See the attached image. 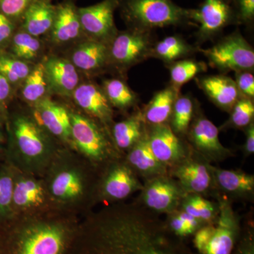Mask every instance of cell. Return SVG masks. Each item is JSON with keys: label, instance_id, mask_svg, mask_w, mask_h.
Instances as JSON below:
<instances>
[{"label": "cell", "instance_id": "obj_1", "mask_svg": "<svg viewBox=\"0 0 254 254\" xmlns=\"http://www.w3.org/2000/svg\"><path fill=\"white\" fill-rule=\"evenodd\" d=\"M84 227L87 254H193L165 222L137 205L103 209Z\"/></svg>", "mask_w": 254, "mask_h": 254}, {"label": "cell", "instance_id": "obj_2", "mask_svg": "<svg viewBox=\"0 0 254 254\" xmlns=\"http://www.w3.org/2000/svg\"><path fill=\"white\" fill-rule=\"evenodd\" d=\"M95 169L76 150H60L42 177L55 210L75 215L94 202Z\"/></svg>", "mask_w": 254, "mask_h": 254}, {"label": "cell", "instance_id": "obj_3", "mask_svg": "<svg viewBox=\"0 0 254 254\" xmlns=\"http://www.w3.org/2000/svg\"><path fill=\"white\" fill-rule=\"evenodd\" d=\"M6 161L13 168L38 177H43L63 145L32 115L16 113L7 123Z\"/></svg>", "mask_w": 254, "mask_h": 254}, {"label": "cell", "instance_id": "obj_4", "mask_svg": "<svg viewBox=\"0 0 254 254\" xmlns=\"http://www.w3.org/2000/svg\"><path fill=\"white\" fill-rule=\"evenodd\" d=\"M74 215L58 210L14 218V254H63Z\"/></svg>", "mask_w": 254, "mask_h": 254}, {"label": "cell", "instance_id": "obj_5", "mask_svg": "<svg viewBox=\"0 0 254 254\" xmlns=\"http://www.w3.org/2000/svg\"><path fill=\"white\" fill-rule=\"evenodd\" d=\"M118 9L128 28L152 31L155 28L192 23L190 9L173 0H119Z\"/></svg>", "mask_w": 254, "mask_h": 254}, {"label": "cell", "instance_id": "obj_6", "mask_svg": "<svg viewBox=\"0 0 254 254\" xmlns=\"http://www.w3.org/2000/svg\"><path fill=\"white\" fill-rule=\"evenodd\" d=\"M73 150L95 168L118 158L111 133L105 127L84 114L70 111Z\"/></svg>", "mask_w": 254, "mask_h": 254}, {"label": "cell", "instance_id": "obj_7", "mask_svg": "<svg viewBox=\"0 0 254 254\" xmlns=\"http://www.w3.org/2000/svg\"><path fill=\"white\" fill-rule=\"evenodd\" d=\"M151 32L128 28L118 31L108 45V67L120 73L151 58L153 49Z\"/></svg>", "mask_w": 254, "mask_h": 254}, {"label": "cell", "instance_id": "obj_8", "mask_svg": "<svg viewBox=\"0 0 254 254\" xmlns=\"http://www.w3.org/2000/svg\"><path fill=\"white\" fill-rule=\"evenodd\" d=\"M105 165L101 177L97 179L94 201H120L143 189V185L127 161L117 158Z\"/></svg>", "mask_w": 254, "mask_h": 254}, {"label": "cell", "instance_id": "obj_9", "mask_svg": "<svg viewBox=\"0 0 254 254\" xmlns=\"http://www.w3.org/2000/svg\"><path fill=\"white\" fill-rule=\"evenodd\" d=\"M202 53L210 66L222 71L236 73L254 69V51L240 32H235L222 38L218 43Z\"/></svg>", "mask_w": 254, "mask_h": 254}, {"label": "cell", "instance_id": "obj_10", "mask_svg": "<svg viewBox=\"0 0 254 254\" xmlns=\"http://www.w3.org/2000/svg\"><path fill=\"white\" fill-rule=\"evenodd\" d=\"M14 169L12 209L14 218L55 210L43 179Z\"/></svg>", "mask_w": 254, "mask_h": 254}, {"label": "cell", "instance_id": "obj_11", "mask_svg": "<svg viewBox=\"0 0 254 254\" xmlns=\"http://www.w3.org/2000/svg\"><path fill=\"white\" fill-rule=\"evenodd\" d=\"M119 3V0H103L91 6L78 8L85 38L109 45L118 33L114 14Z\"/></svg>", "mask_w": 254, "mask_h": 254}, {"label": "cell", "instance_id": "obj_12", "mask_svg": "<svg viewBox=\"0 0 254 254\" xmlns=\"http://www.w3.org/2000/svg\"><path fill=\"white\" fill-rule=\"evenodd\" d=\"M231 0H204L197 9H190L192 23L198 26V40L218 36L229 25L238 23Z\"/></svg>", "mask_w": 254, "mask_h": 254}, {"label": "cell", "instance_id": "obj_13", "mask_svg": "<svg viewBox=\"0 0 254 254\" xmlns=\"http://www.w3.org/2000/svg\"><path fill=\"white\" fill-rule=\"evenodd\" d=\"M214 222L211 237L203 250L198 254H232L241 235L240 220L231 203L219 202L218 215Z\"/></svg>", "mask_w": 254, "mask_h": 254}, {"label": "cell", "instance_id": "obj_14", "mask_svg": "<svg viewBox=\"0 0 254 254\" xmlns=\"http://www.w3.org/2000/svg\"><path fill=\"white\" fill-rule=\"evenodd\" d=\"M186 194L178 182L165 175L147 180L141 200L153 211L170 214L176 211Z\"/></svg>", "mask_w": 254, "mask_h": 254}, {"label": "cell", "instance_id": "obj_15", "mask_svg": "<svg viewBox=\"0 0 254 254\" xmlns=\"http://www.w3.org/2000/svg\"><path fill=\"white\" fill-rule=\"evenodd\" d=\"M187 133L195 150L207 161H221L231 155L219 138V128L200 113L193 116Z\"/></svg>", "mask_w": 254, "mask_h": 254}, {"label": "cell", "instance_id": "obj_16", "mask_svg": "<svg viewBox=\"0 0 254 254\" xmlns=\"http://www.w3.org/2000/svg\"><path fill=\"white\" fill-rule=\"evenodd\" d=\"M33 107V116L41 126L63 146L73 150L70 110L48 96Z\"/></svg>", "mask_w": 254, "mask_h": 254}, {"label": "cell", "instance_id": "obj_17", "mask_svg": "<svg viewBox=\"0 0 254 254\" xmlns=\"http://www.w3.org/2000/svg\"><path fill=\"white\" fill-rule=\"evenodd\" d=\"M150 148L164 166L174 167L187 156L185 145L168 123L147 128Z\"/></svg>", "mask_w": 254, "mask_h": 254}, {"label": "cell", "instance_id": "obj_18", "mask_svg": "<svg viewBox=\"0 0 254 254\" xmlns=\"http://www.w3.org/2000/svg\"><path fill=\"white\" fill-rule=\"evenodd\" d=\"M71 97L76 105L108 130L113 123V110L103 88L93 83L78 85Z\"/></svg>", "mask_w": 254, "mask_h": 254}, {"label": "cell", "instance_id": "obj_19", "mask_svg": "<svg viewBox=\"0 0 254 254\" xmlns=\"http://www.w3.org/2000/svg\"><path fill=\"white\" fill-rule=\"evenodd\" d=\"M200 158H186L173 167V176L187 193L200 194L210 190L213 184L210 164Z\"/></svg>", "mask_w": 254, "mask_h": 254}, {"label": "cell", "instance_id": "obj_20", "mask_svg": "<svg viewBox=\"0 0 254 254\" xmlns=\"http://www.w3.org/2000/svg\"><path fill=\"white\" fill-rule=\"evenodd\" d=\"M76 0H63L56 5L54 23L49 33L51 41L63 46L76 43L83 37Z\"/></svg>", "mask_w": 254, "mask_h": 254}, {"label": "cell", "instance_id": "obj_21", "mask_svg": "<svg viewBox=\"0 0 254 254\" xmlns=\"http://www.w3.org/2000/svg\"><path fill=\"white\" fill-rule=\"evenodd\" d=\"M68 60L79 72L97 74L108 67V45L91 39L83 40L75 46Z\"/></svg>", "mask_w": 254, "mask_h": 254}, {"label": "cell", "instance_id": "obj_22", "mask_svg": "<svg viewBox=\"0 0 254 254\" xmlns=\"http://www.w3.org/2000/svg\"><path fill=\"white\" fill-rule=\"evenodd\" d=\"M50 91L62 96L71 97L80 84L79 71L69 60L50 57L43 62Z\"/></svg>", "mask_w": 254, "mask_h": 254}, {"label": "cell", "instance_id": "obj_23", "mask_svg": "<svg viewBox=\"0 0 254 254\" xmlns=\"http://www.w3.org/2000/svg\"><path fill=\"white\" fill-rule=\"evenodd\" d=\"M198 84L214 104L226 112L231 111L242 96L235 80L225 75L204 76Z\"/></svg>", "mask_w": 254, "mask_h": 254}, {"label": "cell", "instance_id": "obj_24", "mask_svg": "<svg viewBox=\"0 0 254 254\" xmlns=\"http://www.w3.org/2000/svg\"><path fill=\"white\" fill-rule=\"evenodd\" d=\"M213 184L227 194L251 198L254 192V176L240 170H224L210 165Z\"/></svg>", "mask_w": 254, "mask_h": 254}, {"label": "cell", "instance_id": "obj_25", "mask_svg": "<svg viewBox=\"0 0 254 254\" xmlns=\"http://www.w3.org/2000/svg\"><path fill=\"white\" fill-rule=\"evenodd\" d=\"M126 161L134 171L147 180L167 175L168 168L155 158L150 149L147 128L141 139L128 150Z\"/></svg>", "mask_w": 254, "mask_h": 254}, {"label": "cell", "instance_id": "obj_26", "mask_svg": "<svg viewBox=\"0 0 254 254\" xmlns=\"http://www.w3.org/2000/svg\"><path fill=\"white\" fill-rule=\"evenodd\" d=\"M56 11V6L49 0H36L28 8L22 18L21 29L40 38L49 34Z\"/></svg>", "mask_w": 254, "mask_h": 254}, {"label": "cell", "instance_id": "obj_27", "mask_svg": "<svg viewBox=\"0 0 254 254\" xmlns=\"http://www.w3.org/2000/svg\"><path fill=\"white\" fill-rule=\"evenodd\" d=\"M179 91L171 85L157 92L142 113L145 123L157 125L168 123L179 96Z\"/></svg>", "mask_w": 254, "mask_h": 254}, {"label": "cell", "instance_id": "obj_28", "mask_svg": "<svg viewBox=\"0 0 254 254\" xmlns=\"http://www.w3.org/2000/svg\"><path fill=\"white\" fill-rule=\"evenodd\" d=\"M145 131L143 114L138 113L115 123L110 133L117 149L128 150L141 139Z\"/></svg>", "mask_w": 254, "mask_h": 254}, {"label": "cell", "instance_id": "obj_29", "mask_svg": "<svg viewBox=\"0 0 254 254\" xmlns=\"http://www.w3.org/2000/svg\"><path fill=\"white\" fill-rule=\"evenodd\" d=\"M14 169L7 162L0 163V227H5L14 220L12 192Z\"/></svg>", "mask_w": 254, "mask_h": 254}, {"label": "cell", "instance_id": "obj_30", "mask_svg": "<svg viewBox=\"0 0 254 254\" xmlns=\"http://www.w3.org/2000/svg\"><path fill=\"white\" fill-rule=\"evenodd\" d=\"M22 84L21 95L25 101L32 106L48 97L47 95L50 89L43 62L32 68Z\"/></svg>", "mask_w": 254, "mask_h": 254}, {"label": "cell", "instance_id": "obj_31", "mask_svg": "<svg viewBox=\"0 0 254 254\" xmlns=\"http://www.w3.org/2000/svg\"><path fill=\"white\" fill-rule=\"evenodd\" d=\"M195 48L178 36L166 37L153 45L151 57L173 63L194 53Z\"/></svg>", "mask_w": 254, "mask_h": 254}, {"label": "cell", "instance_id": "obj_32", "mask_svg": "<svg viewBox=\"0 0 254 254\" xmlns=\"http://www.w3.org/2000/svg\"><path fill=\"white\" fill-rule=\"evenodd\" d=\"M103 89L113 108L127 110L134 106L138 102L136 93L123 80H106L103 83Z\"/></svg>", "mask_w": 254, "mask_h": 254}, {"label": "cell", "instance_id": "obj_33", "mask_svg": "<svg viewBox=\"0 0 254 254\" xmlns=\"http://www.w3.org/2000/svg\"><path fill=\"white\" fill-rule=\"evenodd\" d=\"M10 44L13 56L27 63L37 59L43 49L39 38L32 36L21 28L14 33Z\"/></svg>", "mask_w": 254, "mask_h": 254}, {"label": "cell", "instance_id": "obj_34", "mask_svg": "<svg viewBox=\"0 0 254 254\" xmlns=\"http://www.w3.org/2000/svg\"><path fill=\"white\" fill-rule=\"evenodd\" d=\"M181 210L200 220L203 224L215 222L218 208L200 194L187 193L181 203Z\"/></svg>", "mask_w": 254, "mask_h": 254}, {"label": "cell", "instance_id": "obj_35", "mask_svg": "<svg viewBox=\"0 0 254 254\" xmlns=\"http://www.w3.org/2000/svg\"><path fill=\"white\" fill-rule=\"evenodd\" d=\"M195 105L188 95L178 96L171 115L172 129L177 135L187 134L194 116Z\"/></svg>", "mask_w": 254, "mask_h": 254}, {"label": "cell", "instance_id": "obj_36", "mask_svg": "<svg viewBox=\"0 0 254 254\" xmlns=\"http://www.w3.org/2000/svg\"><path fill=\"white\" fill-rule=\"evenodd\" d=\"M205 64L193 60H183L170 64V74L172 86L180 87L194 78L198 73L206 71Z\"/></svg>", "mask_w": 254, "mask_h": 254}, {"label": "cell", "instance_id": "obj_37", "mask_svg": "<svg viewBox=\"0 0 254 254\" xmlns=\"http://www.w3.org/2000/svg\"><path fill=\"white\" fill-rule=\"evenodd\" d=\"M32 68L27 62L18 59L13 55H0V73L11 86L23 83Z\"/></svg>", "mask_w": 254, "mask_h": 254}, {"label": "cell", "instance_id": "obj_38", "mask_svg": "<svg viewBox=\"0 0 254 254\" xmlns=\"http://www.w3.org/2000/svg\"><path fill=\"white\" fill-rule=\"evenodd\" d=\"M204 225L205 224L181 210L170 213L166 223L170 232L180 239L194 235L195 232Z\"/></svg>", "mask_w": 254, "mask_h": 254}, {"label": "cell", "instance_id": "obj_39", "mask_svg": "<svg viewBox=\"0 0 254 254\" xmlns=\"http://www.w3.org/2000/svg\"><path fill=\"white\" fill-rule=\"evenodd\" d=\"M228 121L224 125L225 128H246L253 123L254 105L253 100L242 96L230 112Z\"/></svg>", "mask_w": 254, "mask_h": 254}, {"label": "cell", "instance_id": "obj_40", "mask_svg": "<svg viewBox=\"0 0 254 254\" xmlns=\"http://www.w3.org/2000/svg\"><path fill=\"white\" fill-rule=\"evenodd\" d=\"M36 0H0V13L15 24L21 23L23 16Z\"/></svg>", "mask_w": 254, "mask_h": 254}, {"label": "cell", "instance_id": "obj_41", "mask_svg": "<svg viewBox=\"0 0 254 254\" xmlns=\"http://www.w3.org/2000/svg\"><path fill=\"white\" fill-rule=\"evenodd\" d=\"M238 23H252L254 19V0H233Z\"/></svg>", "mask_w": 254, "mask_h": 254}, {"label": "cell", "instance_id": "obj_42", "mask_svg": "<svg viewBox=\"0 0 254 254\" xmlns=\"http://www.w3.org/2000/svg\"><path fill=\"white\" fill-rule=\"evenodd\" d=\"M237 88L242 96L253 99L254 97V76L250 71L236 73L235 80Z\"/></svg>", "mask_w": 254, "mask_h": 254}, {"label": "cell", "instance_id": "obj_43", "mask_svg": "<svg viewBox=\"0 0 254 254\" xmlns=\"http://www.w3.org/2000/svg\"><path fill=\"white\" fill-rule=\"evenodd\" d=\"M232 254H254L253 229H247L243 234H241L240 240Z\"/></svg>", "mask_w": 254, "mask_h": 254}, {"label": "cell", "instance_id": "obj_44", "mask_svg": "<svg viewBox=\"0 0 254 254\" xmlns=\"http://www.w3.org/2000/svg\"><path fill=\"white\" fill-rule=\"evenodd\" d=\"M16 25L0 13V47L10 43Z\"/></svg>", "mask_w": 254, "mask_h": 254}, {"label": "cell", "instance_id": "obj_45", "mask_svg": "<svg viewBox=\"0 0 254 254\" xmlns=\"http://www.w3.org/2000/svg\"><path fill=\"white\" fill-rule=\"evenodd\" d=\"M246 140L244 144V153L247 156L253 155L254 153V124L251 123L246 127Z\"/></svg>", "mask_w": 254, "mask_h": 254}, {"label": "cell", "instance_id": "obj_46", "mask_svg": "<svg viewBox=\"0 0 254 254\" xmlns=\"http://www.w3.org/2000/svg\"><path fill=\"white\" fill-rule=\"evenodd\" d=\"M11 93V86L9 82L0 73V110L9 100Z\"/></svg>", "mask_w": 254, "mask_h": 254}, {"label": "cell", "instance_id": "obj_47", "mask_svg": "<svg viewBox=\"0 0 254 254\" xmlns=\"http://www.w3.org/2000/svg\"><path fill=\"white\" fill-rule=\"evenodd\" d=\"M1 116H0V132H1ZM0 137H1V134H0ZM5 150L3 148V147L1 146V144H0V155L4 154Z\"/></svg>", "mask_w": 254, "mask_h": 254}, {"label": "cell", "instance_id": "obj_48", "mask_svg": "<svg viewBox=\"0 0 254 254\" xmlns=\"http://www.w3.org/2000/svg\"><path fill=\"white\" fill-rule=\"evenodd\" d=\"M49 1H52V0H49Z\"/></svg>", "mask_w": 254, "mask_h": 254}, {"label": "cell", "instance_id": "obj_49", "mask_svg": "<svg viewBox=\"0 0 254 254\" xmlns=\"http://www.w3.org/2000/svg\"><path fill=\"white\" fill-rule=\"evenodd\" d=\"M231 1H232V0H231Z\"/></svg>", "mask_w": 254, "mask_h": 254}]
</instances>
